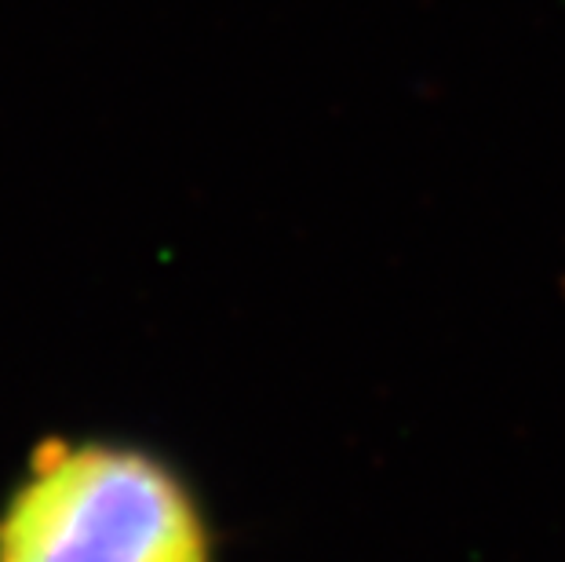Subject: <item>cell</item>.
<instances>
[{
  "label": "cell",
  "mask_w": 565,
  "mask_h": 562,
  "mask_svg": "<svg viewBox=\"0 0 565 562\" xmlns=\"http://www.w3.org/2000/svg\"><path fill=\"white\" fill-rule=\"evenodd\" d=\"M0 562H209V544L161 464L52 442L0 519Z\"/></svg>",
  "instance_id": "cell-1"
}]
</instances>
